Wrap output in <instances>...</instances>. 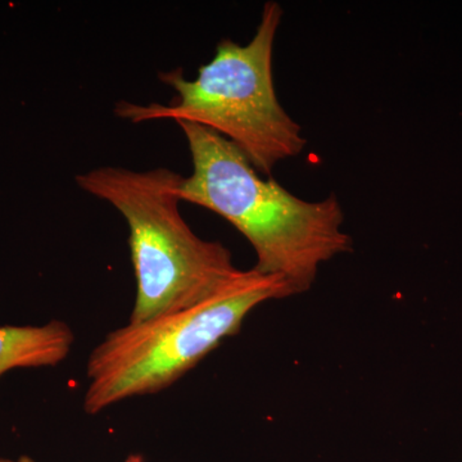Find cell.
<instances>
[{"label": "cell", "mask_w": 462, "mask_h": 462, "mask_svg": "<svg viewBox=\"0 0 462 462\" xmlns=\"http://www.w3.org/2000/svg\"><path fill=\"white\" fill-rule=\"evenodd\" d=\"M0 462H36L33 458L30 457V456H21V457L16 458V460H12V458H0Z\"/></svg>", "instance_id": "6"}, {"label": "cell", "mask_w": 462, "mask_h": 462, "mask_svg": "<svg viewBox=\"0 0 462 462\" xmlns=\"http://www.w3.org/2000/svg\"><path fill=\"white\" fill-rule=\"evenodd\" d=\"M294 296L279 276L247 270L229 288L199 305L125 325L91 351L83 407L97 415L127 398L171 387L267 300Z\"/></svg>", "instance_id": "4"}, {"label": "cell", "mask_w": 462, "mask_h": 462, "mask_svg": "<svg viewBox=\"0 0 462 462\" xmlns=\"http://www.w3.org/2000/svg\"><path fill=\"white\" fill-rule=\"evenodd\" d=\"M193 172L178 188L181 202L220 215L251 243L252 269L279 276L296 294L312 287L322 263L354 249L343 231L345 214L334 194L309 202L273 179L261 178L233 143L196 124L178 123Z\"/></svg>", "instance_id": "1"}, {"label": "cell", "mask_w": 462, "mask_h": 462, "mask_svg": "<svg viewBox=\"0 0 462 462\" xmlns=\"http://www.w3.org/2000/svg\"><path fill=\"white\" fill-rule=\"evenodd\" d=\"M75 334L60 320L0 327V376L14 369L54 367L71 352Z\"/></svg>", "instance_id": "5"}, {"label": "cell", "mask_w": 462, "mask_h": 462, "mask_svg": "<svg viewBox=\"0 0 462 462\" xmlns=\"http://www.w3.org/2000/svg\"><path fill=\"white\" fill-rule=\"evenodd\" d=\"M282 17L281 5L267 2L248 44L224 39L194 80L185 79L182 69L160 75L176 93L169 105L120 102L115 114L134 124L172 120L206 127L233 143L261 175H270L279 162L302 153L307 143L273 85V42Z\"/></svg>", "instance_id": "3"}, {"label": "cell", "mask_w": 462, "mask_h": 462, "mask_svg": "<svg viewBox=\"0 0 462 462\" xmlns=\"http://www.w3.org/2000/svg\"><path fill=\"white\" fill-rule=\"evenodd\" d=\"M181 179L166 167L105 166L76 176L81 190L114 206L129 226L136 279L132 324L199 305L245 273L223 243L199 238L182 218Z\"/></svg>", "instance_id": "2"}]
</instances>
